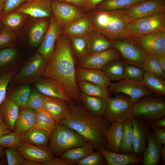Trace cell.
<instances>
[{
	"instance_id": "ac0fdd59",
	"label": "cell",
	"mask_w": 165,
	"mask_h": 165,
	"mask_svg": "<svg viewBox=\"0 0 165 165\" xmlns=\"http://www.w3.org/2000/svg\"><path fill=\"white\" fill-rule=\"evenodd\" d=\"M43 108L54 119L56 124L60 123L67 118L71 112L67 101L45 95Z\"/></svg>"
},
{
	"instance_id": "f6af8a7d",
	"label": "cell",
	"mask_w": 165,
	"mask_h": 165,
	"mask_svg": "<svg viewBox=\"0 0 165 165\" xmlns=\"http://www.w3.org/2000/svg\"><path fill=\"white\" fill-rule=\"evenodd\" d=\"M16 72V70L10 69L0 73V105L6 96L8 86Z\"/></svg>"
},
{
	"instance_id": "7402d4cb",
	"label": "cell",
	"mask_w": 165,
	"mask_h": 165,
	"mask_svg": "<svg viewBox=\"0 0 165 165\" xmlns=\"http://www.w3.org/2000/svg\"><path fill=\"white\" fill-rule=\"evenodd\" d=\"M93 29L90 18L86 15L64 27L62 33L71 40L76 37L87 35Z\"/></svg>"
},
{
	"instance_id": "db71d44e",
	"label": "cell",
	"mask_w": 165,
	"mask_h": 165,
	"mask_svg": "<svg viewBox=\"0 0 165 165\" xmlns=\"http://www.w3.org/2000/svg\"><path fill=\"white\" fill-rule=\"evenodd\" d=\"M42 165H67L60 158H57L54 157L50 160L41 163Z\"/></svg>"
},
{
	"instance_id": "5bb4252c",
	"label": "cell",
	"mask_w": 165,
	"mask_h": 165,
	"mask_svg": "<svg viewBox=\"0 0 165 165\" xmlns=\"http://www.w3.org/2000/svg\"><path fill=\"white\" fill-rule=\"evenodd\" d=\"M130 21L158 12H165V0H144L125 9Z\"/></svg>"
},
{
	"instance_id": "681fc988",
	"label": "cell",
	"mask_w": 165,
	"mask_h": 165,
	"mask_svg": "<svg viewBox=\"0 0 165 165\" xmlns=\"http://www.w3.org/2000/svg\"><path fill=\"white\" fill-rule=\"evenodd\" d=\"M5 152L9 165H22L25 160L16 148H6Z\"/></svg>"
},
{
	"instance_id": "4fadbf2b",
	"label": "cell",
	"mask_w": 165,
	"mask_h": 165,
	"mask_svg": "<svg viewBox=\"0 0 165 165\" xmlns=\"http://www.w3.org/2000/svg\"><path fill=\"white\" fill-rule=\"evenodd\" d=\"M120 55L117 50L111 47L101 52L89 53L76 63L79 68L101 70L111 61L119 59Z\"/></svg>"
},
{
	"instance_id": "11a10c76",
	"label": "cell",
	"mask_w": 165,
	"mask_h": 165,
	"mask_svg": "<svg viewBox=\"0 0 165 165\" xmlns=\"http://www.w3.org/2000/svg\"><path fill=\"white\" fill-rule=\"evenodd\" d=\"M148 125L152 128L165 127V117L154 120L149 123Z\"/></svg>"
},
{
	"instance_id": "74e56055",
	"label": "cell",
	"mask_w": 165,
	"mask_h": 165,
	"mask_svg": "<svg viewBox=\"0 0 165 165\" xmlns=\"http://www.w3.org/2000/svg\"><path fill=\"white\" fill-rule=\"evenodd\" d=\"M48 26L46 20L39 21L31 28L29 35V41L33 46L36 47L41 42Z\"/></svg>"
},
{
	"instance_id": "44dd1931",
	"label": "cell",
	"mask_w": 165,
	"mask_h": 165,
	"mask_svg": "<svg viewBox=\"0 0 165 165\" xmlns=\"http://www.w3.org/2000/svg\"><path fill=\"white\" fill-rule=\"evenodd\" d=\"M94 149L102 154L108 165H127L138 164L142 162L141 156L134 153L121 154L98 147H95Z\"/></svg>"
},
{
	"instance_id": "8992f818",
	"label": "cell",
	"mask_w": 165,
	"mask_h": 165,
	"mask_svg": "<svg viewBox=\"0 0 165 165\" xmlns=\"http://www.w3.org/2000/svg\"><path fill=\"white\" fill-rule=\"evenodd\" d=\"M164 96L155 95L145 96L134 104V117L150 123L165 117Z\"/></svg>"
},
{
	"instance_id": "f1b7e54d",
	"label": "cell",
	"mask_w": 165,
	"mask_h": 165,
	"mask_svg": "<svg viewBox=\"0 0 165 165\" xmlns=\"http://www.w3.org/2000/svg\"><path fill=\"white\" fill-rule=\"evenodd\" d=\"M89 53H99L112 47V42L107 37L93 29L87 35Z\"/></svg>"
},
{
	"instance_id": "816d5d0a",
	"label": "cell",
	"mask_w": 165,
	"mask_h": 165,
	"mask_svg": "<svg viewBox=\"0 0 165 165\" xmlns=\"http://www.w3.org/2000/svg\"><path fill=\"white\" fill-rule=\"evenodd\" d=\"M28 0H3L4 9L2 16L14 11L24 2Z\"/></svg>"
},
{
	"instance_id": "3957f363",
	"label": "cell",
	"mask_w": 165,
	"mask_h": 165,
	"mask_svg": "<svg viewBox=\"0 0 165 165\" xmlns=\"http://www.w3.org/2000/svg\"><path fill=\"white\" fill-rule=\"evenodd\" d=\"M88 16L93 29L112 42L125 39L126 28L131 21L126 15L125 9L110 11L95 9Z\"/></svg>"
},
{
	"instance_id": "8fae6325",
	"label": "cell",
	"mask_w": 165,
	"mask_h": 165,
	"mask_svg": "<svg viewBox=\"0 0 165 165\" xmlns=\"http://www.w3.org/2000/svg\"><path fill=\"white\" fill-rule=\"evenodd\" d=\"M129 39L140 46L148 55L165 56V32L157 31Z\"/></svg>"
},
{
	"instance_id": "e7e4bbea",
	"label": "cell",
	"mask_w": 165,
	"mask_h": 165,
	"mask_svg": "<svg viewBox=\"0 0 165 165\" xmlns=\"http://www.w3.org/2000/svg\"><path fill=\"white\" fill-rule=\"evenodd\" d=\"M5 148L0 146V157H1L5 155Z\"/></svg>"
},
{
	"instance_id": "f546056e",
	"label": "cell",
	"mask_w": 165,
	"mask_h": 165,
	"mask_svg": "<svg viewBox=\"0 0 165 165\" xmlns=\"http://www.w3.org/2000/svg\"><path fill=\"white\" fill-rule=\"evenodd\" d=\"M123 133V122H114L111 123L105 133L108 142L107 149L119 153Z\"/></svg>"
},
{
	"instance_id": "5b68a950",
	"label": "cell",
	"mask_w": 165,
	"mask_h": 165,
	"mask_svg": "<svg viewBox=\"0 0 165 165\" xmlns=\"http://www.w3.org/2000/svg\"><path fill=\"white\" fill-rule=\"evenodd\" d=\"M157 31L165 32V12H158L130 21L125 39Z\"/></svg>"
},
{
	"instance_id": "d590c367",
	"label": "cell",
	"mask_w": 165,
	"mask_h": 165,
	"mask_svg": "<svg viewBox=\"0 0 165 165\" xmlns=\"http://www.w3.org/2000/svg\"><path fill=\"white\" fill-rule=\"evenodd\" d=\"M141 82L156 95L165 96V80L153 76L145 71Z\"/></svg>"
},
{
	"instance_id": "30bf717a",
	"label": "cell",
	"mask_w": 165,
	"mask_h": 165,
	"mask_svg": "<svg viewBox=\"0 0 165 165\" xmlns=\"http://www.w3.org/2000/svg\"><path fill=\"white\" fill-rule=\"evenodd\" d=\"M108 90L114 94L121 93L128 96L134 104L143 97L153 94V93L141 82L124 79L111 83Z\"/></svg>"
},
{
	"instance_id": "6f0895ef",
	"label": "cell",
	"mask_w": 165,
	"mask_h": 165,
	"mask_svg": "<svg viewBox=\"0 0 165 165\" xmlns=\"http://www.w3.org/2000/svg\"><path fill=\"white\" fill-rule=\"evenodd\" d=\"M105 0H86V7L87 10H91L98 3Z\"/></svg>"
},
{
	"instance_id": "03108f58",
	"label": "cell",
	"mask_w": 165,
	"mask_h": 165,
	"mask_svg": "<svg viewBox=\"0 0 165 165\" xmlns=\"http://www.w3.org/2000/svg\"><path fill=\"white\" fill-rule=\"evenodd\" d=\"M3 25L0 19V31L1 30L2 28L3 27Z\"/></svg>"
},
{
	"instance_id": "ba28073f",
	"label": "cell",
	"mask_w": 165,
	"mask_h": 165,
	"mask_svg": "<svg viewBox=\"0 0 165 165\" xmlns=\"http://www.w3.org/2000/svg\"><path fill=\"white\" fill-rule=\"evenodd\" d=\"M47 61L39 53H36L13 76L9 82L12 84L34 82L42 76Z\"/></svg>"
},
{
	"instance_id": "ee69618b",
	"label": "cell",
	"mask_w": 165,
	"mask_h": 165,
	"mask_svg": "<svg viewBox=\"0 0 165 165\" xmlns=\"http://www.w3.org/2000/svg\"><path fill=\"white\" fill-rule=\"evenodd\" d=\"M145 72V70L142 67L126 63L124 68L123 79L141 82Z\"/></svg>"
},
{
	"instance_id": "9c48e42d",
	"label": "cell",
	"mask_w": 165,
	"mask_h": 165,
	"mask_svg": "<svg viewBox=\"0 0 165 165\" xmlns=\"http://www.w3.org/2000/svg\"><path fill=\"white\" fill-rule=\"evenodd\" d=\"M112 47L118 51L126 63L139 67H142L148 55L140 46L129 39L113 41Z\"/></svg>"
},
{
	"instance_id": "f35d334b",
	"label": "cell",
	"mask_w": 165,
	"mask_h": 165,
	"mask_svg": "<svg viewBox=\"0 0 165 165\" xmlns=\"http://www.w3.org/2000/svg\"><path fill=\"white\" fill-rule=\"evenodd\" d=\"M142 67L150 74L161 79L165 80V72L159 64L156 57L148 55L143 62Z\"/></svg>"
},
{
	"instance_id": "f5cc1de1",
	"label": "cell",
	"mask_w": 165,
	"mask_h": 165,
	"mask_svg": "<svg viewBox=\"0 0 165 165\" xmlns=\"http://www.w3.org/2000/svg\"><path fill=\"white\" fill-rule=\"evenodd\" d=\"M152 131L154 136L162 145L165 144V127L152 128Z\"/></svg>"
},
{
	"instance_id": "1f68e13d",
	"label": "cell",
	"mask_w": 165,
	"mask_h": 165,
	"mask_svg": "<svg viewBox=\"0 0 165 165\" xmlns=\"http://www.w3.org/2000/svg\"><path fill=\"white\" fill-rule=\"evenodd\" d=\"M80 93L108 100L111 97L108 88L85 81L77 82Z\"/></svg>"
},
{
	"instance_id": "603a6c76",
	"label": "cell",
	"mask_w": 165,
	"mask_h": 165,
	"mask_svg": "<svg viewBox=\"0 0 165 165\" xmlns=\"http://www.w3.org/2000/svg\"><path fill=\"white\" fill-rule=\"evenodd\" d=\"M77 82L85 81L108 88L111 81L102 70L76 67Z\"/></svg>"
},
{
	"instance_id": "91938a15",
	"label": "cell",
	"mask_w": 165,
	"mask_h": 165,
	"mask_svg": "<svg viewBox=\"0 0 165 165\" xmlns=\"http://www.w3.org/2000/svg\"><path fill=\"white\" fill-rule=\"evenodd\" d=\"M161 67L165 72V56H156Z\"/></svg>"
},
{
	"instance_id": "60d3db41",
	"label": "cell",
	"mask_w": 165,
	"mask_h": 165,
	"mask_svg": "<svg viewBox=\"0 0 165 165\" xmlns=\"http://www.w3.org/2000/svg\"><path fill=\"white\" fill-rule=\"evenodd\" d=\"M87 35L76 37L71 39L73 53L79 60L89 54L87 49Z\"/></svg>"
},
{
	"instance_id": "7bdbcfd3",
	"label": "cell",
	"mask_w": 165,
	"mask_h": 165,
	"mask_svg": "<svg viewBox=\"0 0 165 165\" xmlns=\"http://www.w3.org/2000/svg\"><path fill=\"white\" fill-rule=\"evenodd\" d=\"M16 54V50L13 48L6 47L0 49V73L10 69L9 66Z\"/></svg>"
},
{
	"instance_id": "9f6ffc18",
	"label": "cell",
	"mask_w": 165,
	"mask_h": 165,
	"mask_svg": "<svg viewBox=\"0 0 165 165\" xmlns=\"http://www.w3.org/2000/svg\"><path fill=\"white\" fill-rule=\"evenodd\" d=\"M58 0L68 2L78 6L86 7V0Z\"/></svg>"
},
{
	"instance_id": "be15d7a7",
	"label": "cell",
	"mask_w": 165,
	"mask_h": 165,
	"mask_svg": "<svg viewBox=\"0 0 165 165\" xmlns=\"http://www.w3.org/2000/svg\"><path fill=\"white\" fill-rule=\"evenodd\" d=\"M4 9V3L3 0H0V18L2 16Z\"/></svg>"
},
{
	"instance_id": "680465c9",
	"label": "cell",
	"mask_w": 165,
	"mask_h": 165,
	"mask_svg": "<svg viewBox=\"0 0 165 165\" xmlns=\"http://www.w3.org/2000/svg\"><path fill=\"white\" fill-rule=\"evenodd\" d=\"M12 131H13L9 129L5 125L0 117V137Z\"/></svg>"
},
{
	"instance_id": "d6986e66",
	"label": "cell",
	"mask_w": 165,
	"mask_h": 165,
	"mask_svg": "<svg viewBox=\"0 0 165 165\" xmlns=\"http://www.w3.org/2000/svg\"><path fill=\"white\" fill-rule=\"evenodd\" d=\"M34 83L38 91L45 96L61 99L70 103H75L61 86L49 79L40 77Z\"/></svg>"
},
{
	"instance_id": "484cf974",
	"label": "cell",
	"mask_w": 165,
	"mask_h": 165,
	"mask_svg": "<svg viewBox=\"0 0 165 165\" xmlns=\"http://www.w3.org/2000/svg\"><path fill=\"white\" fill-rule=\"evenodd\" d=\"M162 145L156 139L151 130L146 147L143 154L142 162L144 165H157L161 159Z\"/></svg>"
},
{
	"instance_id": "bcb514c9",
	"label": "cell",
	"mask_w": 165,
	"mask_h": 165,
	"mask_svg": "<svg viewBox=\"0 0 165 165\" xmlns=\"http://www.w3.org/2000/svg\"><path fill=\"white\" fill-rule=\"evenodd\" d=\"M21 142V137L13 131L0 137V146L5 148H17Z\"/></svg>"
},
{
	"instance_id": "c3c4849f",
	"label": "cell",
	"mask_w": 165,
	"mask_h": 165,
	"mask_svg": "<svg viewBox=\"0 0 165 165\" xmlns=\"http://www.w3.org/2000/svg\"><path fill=\"white\" fill-rule=\"evenodd\" d=\"M45 95L39 91L31 92L25 107L35 111L43 108Z\"/></svg>"
},
{
	"instance_id": "83f0119b",
	"label": "cell",
	"mask_w": 165,
	"mask_h": 165,
	"mask_svg": "<svg viewBox=\"0 0 165 165\" xmlns=\"http://www.w3.org/2000/svg\"><path fill=\"white\" fill-rule=\"evenodd\" d=\"M80 98L81 105L88 111L95 116L103 117L106 109L107 99L82 93Z\"/></svg>"
},
{
	"instance_id": "cb8c5ba5",
	"label": "cell",
	"mask_w": 165,
	"mask_h": 165,
	"mask_svg": "<svg viewBox=\"0 0 165 165\" xmlns=\"http://www.w3.org/2000/svg\"><path fill=\"white\" fill-rule=\"evenodd\" d=\"M20 107L7 93L0 105V117L5 125L13 131L18 117Z\"/></svg>"
},
{
	"instance_id": "f907efd6",
	"label": "cell",
	"mask_w": 165,
	"mask_h": 165,
	"mask_svg": "<svg viewBox=\"0 0 165 165\" xmlns=\"http://www.w3.org/2000/svg\"><path fill=\"white\" fill-rule=\"evenodd\" d=\"M16 38L13 31L3 27L0 31V49L8 47L13 42Z\"/></svg>"
},
{
	"instance_id": "7c38bea8",
	"label": "cell",
	"mask_w": 165,
	"mask_h": 165,
	"mask_svg": "<svg viewBox=\"0 0 165 165\" xmlns=\"http://www.w3.org/2000/svg\"><path fill=\"white\" fill-rule=\"evenodd\" d=\"M51 6L52 15L62 28L86 15L78 6L68 2L52 0Z\"/></svg>"
},
{
	"instance_id": "7dc6e473",
	"label": "cell",
	"mask_w": 165,
	"mask_h": 165,
	"mask_svg": "<svg viewBox=\"0 0 165 165\" xmlns=\"http://www.w3.org/2000/svg\"><path fill=\"white\" fill-rule=\"evenodd\" d=\"M107 164L101 154L97 151H93L82 158L78 165H104Z\"/></svg>"
},
{
	"instance_id": "6125c7cd",
	"label": "cell",
	"mask_w": 165,
	"mask_h": 165,
	"mask_svg": "<svg viewBox=\"0 0 165 165\" xmlns=\"http://www.w3.org/2000/svg\"><path fill=\"white\" fill-rule=\"evenodd\" d=\"M161 159L164 164H165V144L162 145L161 154Z\"/></svg>"
},
{
	"instance_id": "8d00e7d4",
	"label": "cell",
	"mask_w": 165,
	"mask_h": 165,
	"mask_svg": "<svg viewBox=\"0 0 165 165\" xmlns=\"http://www.w3.org/2000/svg\"><path fill=\"white\" fill-rule=\"evenodd\" d=\"M36 111V119L34 127L46 131L50 135L56 124L55 120L43 108Z\"/></svg>"
},
{
	"instance_id": "4316f807",
	"label": "cell",
	"mask_w": 165,
	"mask_h": 165,
	"mask_svg": "<svg viewBox=\"0 0 165 165\" xmlns=\"http://www.w3.org/2000/svg\"><path fill=\"white\" fill-rule=\"evenodd\" d=\"M94 145L88 141L83 145L66 150L60 156V158L67 165L77 164L84 157L94 151Z\"/></svg>"
},
{
	"instance_id": "e0dca14e",
	"label": "cell",
	"mask_w": 165,
	"mask_h": 165,
	"mask_svg": "<svg viewBox=\"0 0 165 165\" xmlns=\"http://www.w3.org/2000/svg\"><path fill=\"white\" fill-rule=\"evenodd\" d=\"M51 0H28L14 11L34 18L51 17L52 15Z\"/></svg>"
},
{
	"instance_id": "9a60e30c",
	"label": "cell",
	"mask_w": 165,
	"mask_h": 165,
	"mask_svg": "<svg viewBox=\"0 0 165 165\" xmlns=\"http://www.w3.org/2000/svg\"><path fill=\"white\" fill-rule=\"evenodd\" d=\"M62 28L52 15L50 23L39 47V53L47 61L51 57L57 39L62 33Z\"/></svg>"
},
{
	"instance_id": "e575fe53",
	"label": "cell",
	"mask_w": 165,
	"mask_h": 165,
	"mask_svg": "<svg viewBox=\"0 0 165 165\" xmlns=\"http://www.w3.org/2000/svg\"><path fill=\"white\" fill-rule=\"evenodd\" d=\"M144 0H105L94 9L100 11H110L126 9Z\"/></svg>"
},
{
	"instance_id": "2e32d148",
	"label": "cell",
	"mask_w": 165,
	"mask_h": 165,
	"mask_svg": "<svg viewBox=\"0 0 165 165\" xmlns=\"http://www.w3.org/2000/svg\"><path fill=\"white\" fill-rule=\"evenodd\" d=\"M131 122L133 130L134 153L141 156L147 146L150 131V127L138 117H134Z\"/></svg>"
},
{
	"instance_id": "ab89813d",
	"label": "cell",
	"mask_w": 165,
	"mask_h": 165,
	"mask_svg": "<svg viewBox=\"0 0 165 165\" xmlns=\"http://www.w3.org/2000/svg\"><path fill=\"white\" fill-rule=\"evenodd\" d=\"M24 14L13 11L1 17L3 26L13 31L22 25L24 20Z\"/></svg>"
},
{
	"instance_id": "6da1fadb",
	"label": "cell",
	"mask_w": 165,
	"mask_h": 165,
	"mask_svg": "<svg viewBox=\"0 0 165 165\" xmlns=\"http://www.w3.org/2000/svg\"><path fill=\"white\" fill-rule=\"evenodd\" d=\"M76 64L70 42L61 34L57 40L53 53L47 61L42 77L56 83L75 103L81 104L80 92L76 79Z\"/></svg>"
},
{
	"instance_id": "52a82bcc",
	"label": "cell",
	"mask_w": 165,
	"mask_h": 165,
	"mask_svg": "<svg viewBox=\"0 0 165 165\" xmlns=\"http://www.w3.org/2000/svg\"><path fill=\"white\" fill-rule=\"evenodd\" d=\"M134 103L127 95H118L108 100L105 112L103 117L109 123L123 122L134 117Z\"/></svg>"
},
{
	"instance_id": "836d02e7",
	"label": "cell",
	"mask_w": 165,
	"mask_h": 165,
	"mask_svg": "<svg viewBox=\"0 0 165 165\" xmlns=\"http://www.w3.org/2000/svg\"><path fill=\"white\" fill-rule=\"evenodd\" d=\"M123 130L119 153L123 154L134 153L133 147V130L131 120L123 122Z\"/></svg>"
},
{
	"instance_id": "7a4b0ae2",
	"label": "cell",
	"mask_w": 165,
	"mask_h": 165,
	"mask_svg": "<svg viewBox=\"0 0 165 165\" xmlns=\"http://www.w3.org/2000/svg\"><path fill=\"white\" fill-rule=\"evenodd\" d=\"M68 104L70 113L60 123L71 128L92 142L94 147L107 149L108 142L105 133L111 123L103 117L90 113L81 104Z\"/></svg>"
},
{
	"instance_id": "b9f144b4",
	"label": "cell",
	"mask_w": 165,
	"mask_h": 165,
	"mask_svg": "<svg viewBox=\"0 0 165 165\" xmlns=\"http://www.w3.org/2000/svg\"><path fill=\"white\" fill-rule=\"evenodd\" d=\"M31 92L30 86L28 83H25L11 92H7V93L20 108L25 106Z\"/></svg>"
},
{
	"instance_id": "d4e9b609",
	"label": "cell",
	"mask_w": 165,
	"mask_h": 165,
	"mask_svg": "<svg viewBox=\"0 0 165 165\" xmlns=\"http://www.w3.org/2000/svg\"><path fill=\"white\" fill-rule=\"evenodd\" d=\"M36 119L35 110L25 106L20 108L13 131L21 137L27 131L35 126Z\"/></svg>"
},
{
	"instance_id": "ffe728a7",
	"label": "cell",
	"mask_w": 165,
	"mask_h": 165,
	"mask_svg": "<svg viewBox=\"0 0 165 165\" xmlns=\"http://www.w3.org/2000/svg\"><path fill=\"white\" fill-rule=\"evenodd\" d=\"M16 149L25 159L41 163L53 157V154L49 148L21 142Z\"/></svg>"
},
{
	"instance_id": "94428289",
	"label": "cell",
	"mask_w": 165,
	"mask_h": 165,
	"mask_svg": "<svg viewBox=\"0 0 165 165\" xmlns=\"http://www.w3.org/2000/svg\"><path fill=\"white\" fill-rule=\"evenodd\" d=\"M22 165H41V163L25 159Z\"/></svg>"
},
{
	"instance_id": "4dcf8cb0",
	"label": "cell",
	"mask_w": 165,
	"mask_h": 165,
	"mask_svg": "<svg viewBox=\"0 0 165 165\" xmlns=\"http://www.w3.org/2000/svg\"><path fill=\"white\" fill-rule=\"evenodd\" d=\"M50 134L46 131L33 127L21 137V142L40 147L49 148Z\"/></svg>"
},
{
	"instance_id": "277c9868",
	"label": "cell",
	"mask_w": 165,
	"mask_h": 165,
	"mask_svg": "<svg viewBox=\"0 0 165 165\" xmlns=\"http://www.w3.org/2000/svg\"><path fill=\"white\" fill-rule=\"evenodd\" d=\"M88 141L75 131L60 123L56 124L50 135L48 146L53 154L60 156L66 150L83 145Z\"/></svg>"
},
{
	"instance_id": "d6a6232c",
	"label": "cell",
	"mask_w": 165,
	"mask_h": 165,
	"mask_svg": "<svg viewBox=\"0 0 165 165\" xmlns=\"http://www.w3.org/2000/svg\"><path fill=\"white\" fill-rule=\"evenodd\" d=\"M126 63L119 59L114 60L105 65L101 70L111 81H118L123 79L124 68Z\"/></svg>"
}]
</instances>
